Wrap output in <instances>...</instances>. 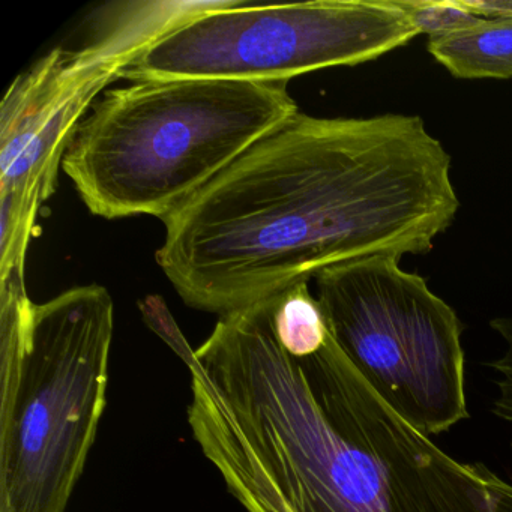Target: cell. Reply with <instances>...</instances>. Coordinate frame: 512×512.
Wrapping results in <instances>:
<instances>
[{"instance_id": "5", "label": "cell", "mask_w": 512, "mask_h": 512, "mask_svg": "<svg viewBox=\"0 0 512 512\" xmlns=\"http://www.w3.org/2000/svg\"><path fill=\"white\" fill-rule=\"evenodd\" d=\"M329 331L374 392L427 436L469 416L463 325L394 256H373L317 274Z\"/></svg>"}, {"instance_id": "3", "label": "cell", "mask_w": 512, "mask_h": 512, "mask_svg": "<svg viewBox=\"0 0 512 512\" xmlns=\"http://www.w3.org/2000/svg\"><path fill=\"white\" fill-rule=\"evenodd\" d=\"M287 83L146 80L104 92L62 169L97 217L164 221L299 112Z\"/></svg>"}, {"instance_id": "9", "label": "cell", "mask_w": 512, "mask_h": 512, "mask_svg": "<svg viewBox=\"0 0 512 512\" xmlns=\"http://www.w3.org/2000/svg\"><path fill=\"white\" fill-rule=\"evenodd\" d=\"M272 317L281 346L296 359L319 352L331 337L325 313L308 283L272 296Z\"/></svg>"}, {"instance_id": "8", "label": "cell", "mask_w": 512, "mask_h": 512, "mask_svg": "<svg viewBox=\"0 0 512 512\" xmlns=\"http://www.w3.org/2000/svg\"><path fill=\"white\" fill-rule=\"evenodd\" d=\"M427 50L457 79H512V17L428 38Z\"/></svg>"}, {"instance_id": "1", "label": "cell", "mask_w": 512, "mask_h": 512, "mask_svg": "<svg viewBox=\"0 0 512 512\" xmlns=\"http://www.w3.org/2000/svg\"><path fill=\"white\" fill-rule=\"evenodd\" d=\"M451 166L421 116L298 112L163 221L155 259L223 317L341 263L427 254L460 208Z\"/></svg>"}, {"instance_id": "11", "label": "cell", "mask_w": 512, "mask_h": 512, "mask_svg": "<svg viewBox=\"0 0 512 512\" xmlns=\"http://www.w3.org/2000/svg\"><path fill=\"white\" fill-rule=\"evenodd\" d=\"M464 4L481 19L512 17V0H464Z\"/></svg>"}, {"instance_id": "7", "label": "cell", "mask_w": 512, "mask_h": 512, "mask_svg": "<svg viewBox=\"0 0 512 512\" xmlns=\"http://www.w3.org/2000/svg\"><path fill=\"white\" fill-rule=\"evenodd\" d=\"M188 17L185 4H125L79 50H53L11 86L0 118L2 232L31 239L77 128L100 92Z\"/></svg>"}, {"instance_id": "4", "label": "cell", "mask_w": 512, "mask_h": 512, "mask_svg": "<svg viewBox=\"0 0 512 512\" xmlns=\"http://www.w3.org/2000/svg\"><path fill=\"white\" fill-rule=\"evenodd\" d=\"M0 512H65L107 406L115 304L100 284L43 304L2 278Z\"/></svg>"}, {"instance_id": "2", "label": "cell", "mask_w": 512, "mask_h": 512, "mask_svg": "<svg viewBox=\"0 0 512 512\" xmlns=\"http://www.w3.org/2000/svg\"><path fill=\"white\" fill-rule=\"evenodd\" d=\"M173 349L190 371L194 440L247 512H512V484L407 424L332 334L293 358L272 298Z\"/></svg>"}, {"instance_id": "10", "label": "cell", "mask_w": 512, "mask_h": 512, "mask_svg": "<svg viewBox=\"0 0 512 512\" xmlns=\"http://www.w3.org/2000/svg\"><path fill=\"white\" fill-rule=\"evenodd\" d=\"M419 35L428 38L454 34L482 20L464 0H395Z\"/></svg>"}, {"instance_id": "6", "label": "cell", "mask_w": 512, "mask_h": 512, "mask_svg": "<svg viewBox=\"0 0 512 512\" xmlns=\"http://www.w3.org/2000/svg\"><path fill=\"white\" fill-rule=\"evenodd\" d=\"M418 35L395 0L220 2L154 41L122 77L289 82L374 61Z\"/></svg>"}]
</instances>
